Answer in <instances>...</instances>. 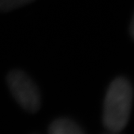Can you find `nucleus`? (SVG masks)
Instances as JSON below:
<instances>
[{
    "label": "nucleus",
    "instance_id": "5",
    "mask_svg": "<svg viewBox=\"0 0 134 134\" xmlns=\"http://www.w3.org/2000/svg\"><path fill=\"white\" fill-rule=\"evenodd\" d=\"M130 36L131 37L134 39V15L132 17V20L130 21Z\"/></svg>",
    "mask_w": 134,
    "mask_h": 134
},
{
    "label": "nucleus",
    "instance_id": "3",
    "mask_svg": "<svg viewBox=\"0 0 134 134\" xmlns=\"http://www.w3.org/2000/svg\"><path fill=\"white\" fill-rule=\"evenodd\" d=\"M50 134H81L84 131L77 124L69 118H58L48 127Z\"/></svg>",
    "mask_w": 134,
    "mask_h": 134
},
{
    "label": "nucleus",
    "instance_id": "1",
    "mask_svg": "<svg viewBox=\"0 0 134 134\" xmlns=\"http://www.w3.org/2000/svg\"><path fill=\"white\" fill-rule=\"evenodd\" d=\"M133 90L130 81L117 77L111 82L104 99L103 124L109 131L117 133L125 129L130 119Z\"/></svg>",
    "mask_w": 134,
    "mask_h": 134
},
{
    "label": "nucleus",
    "instance_id": "2",
    "mask_svg": "<svg viewBox=\"0 0 134 134\" xmlns=\"http://www.w3.org/2000/svg\"><path fill=\"white\" fill-rule=\"evenodd\" d=\"M7 81L13 98L20 106L28 113L39 111L41 98L36 83L21 70H12L7 76Z\"/></svg>",
    "mask_w": 134,
    "mask_h": 134
},
{
    "label": "nucleus",
    "instance_id": "4",
    "mask_svg": "<svg viewBox=\"0 0 134 134\" xmlns=\"http://www.w3.org/2000/svg\"><path fill=\"white\" fill-rule=\"evenodd\" d=\"M35 0H0V11L8 12L14 10L25 5L34 2Z\"/></svg>",
    "mask_w": 134,
    "mask_h": 134
}]
</instances>
